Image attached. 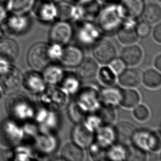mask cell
Returning <instances> with one entry per match:
<instances>
[{
	"instance_id": "1",
	"label": "cell",
	"mask_w": 161,
	"mask_h": 161,
	"mask_svg": "<svg viewBox=\"0 0 161 161\" xmlns=\"http://www.w3.org/2000/svg\"><path fill=\"white\" fill-rule=\"evenodd\" d=\"M5 106L9 118L18 122L33 120L36 110L29 97L18 91L9 94Z\"/></svg>"
},
{
	"instance_id": "2",
	"label": "cell",
	"mask_w": 161,
	"mask_h": 161,
	"mask_svg": "<svg viewBox=\"0 0 161 161\" xmlns=\"http://www.w3.org/2000/svg\"><path fill=\"white\" fill-rule=\"evenodd\" d=\"M24 141L22 125L15 120L7 118L0 123V145L5 149L13 148Z\"/></svg>"
},
{
	"instance_id": "3",
	"label": "cell",
	"mask_w": 161,
	"mask_h": 161,
	"mask_svg": "<svg viewBox=\"0 0 161 161\" xmlns=\"http://www.w3.org/2000/svg\"><path fill=\"white\" fill-rule=\"evenodd\" d=\"M125 18L121 5L111 4L106 7L100 13L98 26L105 33H113L120 28Z\"/></svg>"
},
{
	"instance_id": "4",
	"label": "cell",
	"mask_w": 161,
	"mask_h": 161,
	"mask_svg": "<svg viewBox=\"0 0 161 161\" xmlns=\"http://www.w3.org/2000/svg\"><path fill=\"white\" fill-rule=\"evenodd\" d=\"M67 93L63 90L51 87L45 88L39 94L38 101L42 107L53 111H58L63 108L67 103Z\"/></svg>"
},
{
	"instance_id": "5",
	"label": "cell",
	"mask_w": 161,
	"mask_h": 161,
	"mask_svg": "<svg viewBox=\"0 0 161 161\" xmlns=\"http://www.w3.org/2000/svg\"><path fill=\"white\" fill-rule=\"evenodd\" d=\"M33 119L39 126L40 133H53L59 124L57 111L42 107L36 110Z\"/></svg>"
},
{
	"instance_id": "6",
	"label": "cell",
	"mask_w": 161,
	"mask_h": 161,
	"mask_svg": "<svg viewBox=\"0 0 161 161\" xmlns=\"http://www.w3.org/2000/svg\"><path fill=\"white\" fill-rule=\"evenodd\" d=\"M48 45L37 43L31 47L27 55L29 65L36 70L44 69L50 64L51 60L48 53Z\"/></svg>"
},
{
	"instance_id": "7",
	"label": "cell",
	"mask_w": 161,
	"mask_h": 161,
	"mask_svg": "<svg viewBox=\"0 0 161 161\" xmlns=\"http://www.w3.org/2000/svg\"><path fill=\"white\" fill-rule=\"evenodd\" d=\"M132 142L134 146L144 151L156 152L161 146L159 136L156 133L147 130L135 131Z\"/></svg>"
},
{
	"instance_id": "8",
	"label": "cell",
	"mask_w": 161,
	"mask_h": 161,
	"mask_svg": "<svg viewBox=\"0 0 161 161\" xmlns=\"http://www.w3.org/2000/svg\"><path fill=\"white\" fill-rule=\"evenodd\" d=\"M76 101L87 113H94L100 107V94L94 87H84L79 92Z\"/></svg>"
},
{
	"instance_id": "9",
	"label": "cell",
	"mask_w": 161,
	"mask_h": 161,
	"mask_svg": "<svg viewBox=\"0 0 161 161\" xmlns=\"http://www.w3.org/2000/svg\"><path fill=\"white\" fill-rule=\"evenodd\" d=\"M49 36L53 44L63 46L68 44L71 39L73 36V29L68 22L61 20L53 25Z\"/></svg>"
},
{
	"instance_id": "10",
	"label": "cell",
	"mask_w": 161,
	"mask_h": 161,
	"mask_svg": "<svg viewBox=\"0 0 161 161\" xmlns=\"http://www.w3.org/2000/svg\"><path fill=\"white\" fill-rule=\"evenodd\" d=\"M33 142L35 150L42 155L52 154L58 146V141L53 133H40Z\"/></svg>"
},
{
	"instance_id": "11",
	"label": "cell",
	"mask_w": 161,
	"mask_h": 161,
	"mask_svg": "<svg viewBox=\"0 0 161 161\" xmlns=\"http://www.w3.org/2000/svg\"><path fill=\"white\" fill-rule=\"evenodd\" d=\"M22 78L23 74L20 71L12 65L8 72L0 75V86L5 94L13 93L22 86Z\"/></svg>"
},
{
	"instance_id": "12",
	"label": "cell",
	"mask_w": 161,
	"mask_h": 161,
	"mask_svg": "<svg viewBox=\"0 0 161 161\" xmlns=\"http://www.w3.org/2000/svg\"><path fill=\"white\" fill-rule=\"evenodd\" d=\"M92 52L96 60L102 64L110 63L117 55L115 46L107 40H100L96 42Z\"/></svg>"
},
{
	"instance_id": "13",
	"label": "cell",
	"mask_w": 161,
	"mask_h": 161,
	"mask_svg": "<svg viewBox=\"0 0 161 161\" xmlns=\"http://www.w3.org/2000/svg\"><path fill=\"white\" fill-rule=\"evenodd\" d=\"M46 84L42 75L36 70L27 71L23 75L22 85L30 92L39 94L45 89Z\"/></svg>"
},
{
	"instance_id": "14",
	"label": "cell",
	"mask_w": 161,
	"mask_h": 161,
	"mask_svg": "<svg viewBox=\"0 0 161 161\" xmlns=\"http://www.w3.org/2000/svg\"><path fill=\"white\" fill-rule=\"evenodd\" d=\"M20 47L14 40L4 37L0 39V57L11 63L17 61L20 56Z\"/></svg>"
},
{
	"instance_id": "15",
	"label": "cell",
	"mask_w": 161,
	"mask_h": 161,
	"mask_svg": "<svg viewBox=\"0 0 161 161\" xmlns=\"http://www.w3.org/2000/svg\"><path fill=\"white\" fill-rule=\"evenodd\" d=\"M94 132L84 124H77L72 131V138L75 144L81 147H86L94 142Z\"/></svg>"
},
{
	"instance_id": "16",
	"label": "cell",
	"mask_w": 161,
	"mask_h": 161,
	"mask_svg": "<svg viewBox=\"0 0 161 161\" xmlns=\"http://www.w3.org/2000/svg\"><path fill=\"white\" fill-rule=\"evenodd\" d=\"M83 51L75 46H69L63 49V53L59 60L61 63L67 67L78 66L83 60Z\"/></svg>"
},
{
	"instance_id": "17",
	"label": "cell",
	"mask_w": 161,
	"mask_h": 161,
	"mask_svg": "<svg viewBox=\"0 0 161 161\" xmlns=\"http://www.w3.org/2000/svg\"><path fill=\"white\" fill-rule=\"evenodd\" d=\"M99 36L98 28L90 23H86L81 25L77 34L79 41L85 46H89L96 42Z\"/></svg>"
},
{
	"instance_id": "18",
	"label": "cell",
	"mask_w": 161,
	"mask_h": 161,
	"mask_svg": "<svg viewBox=\"0 0 161 161\" xmlns=\"http://www.w3.org/2000/svg\"><path fill=\"white\" fill-rule=\"evenodd\" d=\"M6 150L7 153L4 157L7 160L26 161L35 159L33 150L29 146L22 144Z\"/></svg>"
},
{
	"instance_id": "19",
	"label": "cell",
	"mask_w": 161,
	"mask_h": 161,
	"mask_svg": "<svg viewBox=\"0 0 161 161\" xmlns=\"http://www.w3.org/2000/svg\"><path fill=\"white\" fill-rule=\"evenodd\" d=\"M135 24L134 20L128 19L123 23L118 29V37L123 44L130 45L137 42L139 36L136 32Z\"/></svg>"
},
{
	"instance_id": "20",
	"label": "cell",
	"mask_w": 161,
	"mask_h": 161,
	"mask_svg": "<svg viewBox=\"0 0 161 161\" xmlns=\"http://www.w3.org/2000/svg\"><path fill=\"white\" fill-rule=\"evenodd\" d=\"M115 139L117 140L120 144L127 145L132 142L133 136L135 129L132 124L128 122H120L114 128Z\"/></svg>"
},
{
	"instance_id": "21",
	"label": "cell",
	"mask_w": 161,
	"mask_h": 161,
	"mask_svg": "<svg viewBox=\"0 0 161 161\" xmlns=\"http://www.w3.org/2000/svg\"><path fill=\"white\" fill-rule=\"evenodd\" d=\"M120 4L123 9L125 18L132 20L142 15L145 7L143 0H122Z\"/></svg>"
},
{
	"instance_id": "22",
	"label": "cell",
	"mask_w": 161,
	"mask_h": 161,
	"mask_svg": "<svg viewBox=\"0 0 161 161\" xmlns=\"http://www.w3.org/2000/svg\"><path fill=\"white\" fill-rule=\"evenodd\" d=\"M122 90L109 86L102 90L100 94L101 102L103 105L114 107L119 104L122 99Z\"/></svg>"
},
{
	"instance_id": "23",
	"label": "cell",
	"mask_w": 161,
	"mask_h": 161,
	"mask_svg": "<svg viewBox=\"0 0 161 161\" xmlns=\"http://www.w3.org/2000/svg\"><path fill=\"white\" fill-rule=\"evenodd\" d=\"M36 0H7V10L12 14H25L33 9Z\"/></svg>"
},
{
	"instance_id": "24",
	"label": "cell",
	"mask_w": 161,
	"mask_h": 161,
	"mask_svg": "<svg viewBox=\"0 0 161 161\" xmlns=\"http://www.w3.org/2000/svg\"><path fill=\"white\" fill-rule=\"evenodd\" d=\"M142 51L139 46L131 45L127 46L122 50L121 58L124 64L134 66L138 64L142 58Z\"/></svg>"
},
{
	"instance_id": "25",
	"label": "cell",
	"mask_w": 161,
	"mask_h": 161,
	"mask_svg": "<svg viewBox=\"0 0 161 161\" xmlns=\"http://www.w3.org/2000/svg\"><path fill=\"white\" fill-rule=\"evenodd\" d=\"M7 23L12 32L21 34L28 29L30 20L25 14H12L7 20Z\"/></svg>"
},
{
	"instance_id": "26",
	"label": "cell",
	"mask_w": 161,
	"mask_h": 161,
	"mask_svg": "<svg viewBox=\"0 0 161 161\" xmlns=\"http://www.w3.org/2000/svg\"><path fill=\"white\" fill-rule=\"evenodd\" d=\"M95 138L96 142L108 148L115 139L114 129L110 125H102L96 130Z\"/></svg>"
},
{
	"instance_id": "27",
	"label": "cell",
	"mask_w": 161,
	"mask_h": 161,
	"mask_svg": "<svg viewBox=\"0 0 161 161\" xmlns=\"http://www.w3.org/2000/svg\"><path fill=\"white\" fill-rule=\"evenodd\" d=\"M98 71V65L92 58L83 59L79 65L78 74L80 78L84 80H90L96 76Z\"/></svg>"
},
{
	"instance_id": "28",
	"label": "cell",
	"mask_w": 161,
	"mask_h": 161,
	"mask_svg": "<svg viewBox=\"0 0 161 161\" xmlns=\"http://www.w3.org/2000/svg\"><path fill=\"white\" fill-rule=\"evenodd\" d=\"M42 75L46 84L53 86L61 83L64 73L59 65L48 64L44 68Z\"/></svg>"
},
{
	"instance_id": "29",
	"label": "cell",
	"mask_w": 161,
	"mask_h": 161,
	"mask_svg": "<svg viewBox=\"0 0 161 161\" xmlns=\"http://www.w3.org/2000/svg\"><path fill=\"white\" fill-rule=\"evenodd\" d=\"M63 160L68 161H81L84 158L82 148L75 143H69L64 146L61 153Z\"/></svg>"
},
{
	"instance_id": "30",
	"label": "cell",
	"mask_w": 161,
	"mask_h": 161,
	"mask_svg": "<svg viewBox=\"0 0 161 161\" xmlns=\"http://www.w3.org/2000/svg\"><path fill=\"white\" fill-rule=\"evenodd\" d=\"M141 76L136 70L133 69L123 70L119 78V81L121 85L128 87H133L139 85Z\"/></svg>"
},
{
	"instance_id": "31",
	"label": "cell",
	"mask_w": 161,
	"mask_h": 161,
	"mask_svg": "<svg viewBox=\"0 0 161 161\" xmlns=\"http://www.w3.org/2000/svg\"><path fill=\"white\" fill-rule=\"evenodd\" d=\"M142 15L144 21L150 24H155L161 19V8L158 4L153 3H148L144 7Z\"/></svg>"
},
{
	"instance_id": "32",
	"label": "cell",
	"mask_w": 161,
	"mask_h": 161,
	"mask_svg": "<svg viewBox=\"0 0 161 161\" xmlns=\"http://www.w3.org/2000/svg\"><path fill=\"white\" fill-rule=\"evenodd\" d=\"M68 114L72 122L76 124H80L84 122L89 113L83 109L76 101H73L69 105Z\"/></svg>"
},
{
	"instance_id": "33",
	"label": "cell",
	"mask_w": 161,
	"mask_h": 161,
	"mask_svg": "<svg viewBox=\"0 0 161 161\" xmlns=\"http://www.w3.org/2000/svg\"><path fill=\"white\" fill-rule=\"evenodd\" d=\"M62 89L67 93L73 94L78 90L80 81L78 78L73 74H67L64 75L61 81Z\"/></svg>"
},
{
	"instance_id": "34",
	"label": "cell",
	"mask_w": 161,
	"mask_h": 161,
	"mask_svg": "<svg viewBox=\"0 0 161 161\" xmlns=\"http://www.w3.org/2000/svg\"><path fill=\"white\" fill-rule=\"evenodd\" d=\"M140 102L139 94L133 89L124 90L122 91V99L120 104L128 108H133L137 106Z\"/></svg>"
},
{
	"instance_id": "35",
	"label": "cell",
	"mask_w": 161,
	"mask_h": 161,
	"mask_svg": "<svg viewBox=\"0 0 161 161\" xmlns=\"http://www.w3.org/2000/svg\"><path fill=\"white\" fill-rule=\"evenodd\" d=\"M143 83L147 87L156 88L161 84V76L159 72L153 69L145 70L142 75Z\"/></svg>"
},
{
	"instance_id": "36",
	"label": "cell",
	"mask_w": 161,
	"mask_h": 161,
	"mask_svg": "<svg viewBox=\"0 0 161 161\" xmlns=\"http://www.w3.org/2000/svg\"><path fill=\"white\" fill-rule=\"evenodd\" d=\"M38 14L42 21L51 22L58 16L57 7L51 3H45L40 7Z\"/></svg>"
},
{
	"instance_id": "37",
	"label": "cell",
	"mask_w": 161,
	"mask_h": 161,
	"mask_svg": "<svg viewBox=\"0 0 161 161\" xmlns=\"http://www.w3.org/2000/svg\"><path fill=\"white\" fill-rule=\"evenodd\" d=\"M96 114L100 118L103 125H110L115 119V112L113 107L103 105L97 110Z\"/></svg>"
},
{
	"instance_id": "38",
	"label": "cell",
	"mask_w": 161,
	"mask_h": 161,
	"mask_svg": "<svg viewBox=\"0 0 161 161\" xmlns=\"http://www.w3.org/2000/svg\"><path fill=\"white\" fill-rule=\"evenodd\" d=\"M127 148L122 144L115 145L109 147L107 151V157L113 161L126 160Z\"/></svg>"
},
{
	"instance_id": "39",
	"label": "cell",
	"mask_w": 161,
	"mask_h": 161,
	"mask_svg": "<svg viewBox=\"0 0 161 161\" xmlns=\"http://www.w3.org/2000/svg\"><path fill=\"white\" fill-rule=\"evenodd\" d=\"M32 120L24 122L22 127L24 131V140H31L33 142L40 132L37 124L35 121L33 122Z\"/></svg>"
},
{
	"instance_id": "40",
	"label": "cell",
	"mask_w": 161,
	"mask_h": 161,
	"mask_svg": "<svg viewBox=\"0 0 161 161\" xmlns=\"http://www.w3.org/2000/svg\"><path fill=\"white\" fill-rule=\"evenodd\" d=\"M90 146V155L94 160H103L107 157V151L108 148L101 146L96 142H92V143Z\"/></svg>"
},
{
	"instance_id": "41",
	"label": "cell",
	"mask_w": 161,
	"mask_h": 161,
	"mask_svg": "<svg viewBox=\"0 0 161 161\" xmlns=\"http://www.w3.org/2000/svg\"><path fill=\"white\" fill-rule=\"evenodd\" d=\"M99 79L105 85L112 86L115 83L116 77L113 70L108 67H104L99 71Z\"/></svg>"
},
{
	"instance_id": "42",
	"label": "cell",
	"mask_w": 161,
	"mask_h": 161,
	"mask_svg": "<svg viewBox=\"0 0 161 161\" xmlns=\"http://www.w3.org/2000/svg\"><path fill=\"white\" fill-rule=\"evenodd\" d=\"M146 158L147 156L145 152L134 145L127 148L126 160L145 161L146 160Z\"/></svg>"
},
{
	"instance_id": "43",
	"label": "cell",
	"mask_w": 161,
	"mask_h": 161,
	"mask_svg": "<svg viewBox=\"0 0 161 161\" xmlns=\"http://www.w3.org/2000/svg\"><path fill=\"white\" fill-rule=\"evenodd\" d=\"M84 124L92 131L96 130L98 128L103 125L100 118L96 113L89 114L84 121Z\"/></svg>"
},
{
	"instance_id": "44",
	"label": "cell",
	"mask_w": 161,
	"mask_h": 161,
	"mask_svg": "<svg viewBox=\"0 0 161 161\" xmlns=\"http://www.w3.org/2000/svg\"><path fill=\"white\" fill-rule=\"evenodd\" d=\"M134 115L135 118L140 121H145L147 119L150 115L149 111L144 105L136 106L134 110Z\"/></svg>"
},
{
	"instance_id": "45",
	"label": "cell",
	"mask_w": 161,
	"mask_h": 161,
	"mask_svg": "<svg viewBox=\"0 0 161 161\" xmlns=\"http://www.w3.org/2000/svg\"><path fill=\"white\" fill-rule=\"evenodd\" d=\"M135 30L138 36L142 37H146L150 33L151 30V24L145 21H142L136 26Z\"/></svg>"
},
{
	"instance_id": "46",
	"label": "cell",
	"mask_w": 161,
	"mask_h": 161,
	"mask_svg": "<svg viewBox=\"0 0 161 161\" xmlns=\"http://www.w3.org/2000/svg\"><path fill=\"white\" fill-rule=\"evenodd\" d=\"M62 46L55 44H53L51 46H48V55L51 61L60 59L63 51Z\"/></svg>"
},
{
	"instance_id": "47",
	"label": "cell",
	"mask_w": 161,
	"mask_h": 161,
	"mask_svg": "<svg viewBox=\"0 0 161 161\" xmlns=\"http://www.w3.org/2000/svg\"><path fill=\"white\" fill-rule=\"evenodd\" d=\"M111 69L113 70L114 73H120L122 72L124 68V63L122 59H114L111 61Z\"/></svg>"
},
{
	"instance_id": "48",
	"label": "cell",
	"mask_w": 161,
	"mask_h": 161,
	"mask_svg": "<svg viewBox=\"0 0 161 161\" xmlns=\"http://www.w3.org/2000/svg\"><path fill=\"white\" fill-rule=\"evenodd\" d=\"M12 63L0 57V75L6 74L12 67Z\"/></svg>"
},
{
	"instance_id": "49",
	"label": "cell",
	"mask_w": 161,
	"mask_h": 161,
	"mask_svg": "<svg viewBox=\"0 0 161 161\" xmlns=\"http://www.w3.org/2000/svg\"><path fill=\"white\" fill-rule=\"evenodd\" d=\"M153 37L158 43L161 42V24H158L153 31Z\"/></svg>"
},
{
	"instance_id": "50",
	"label": "cell",
	"mask_w": 161,
	"mask_h": 161,
	"mask_svg": "<svg viewBox=\"0 0 161 161\" xmlns=\"http://www.w3.org/2000/svg\"><path fill=\"white\" fill-rule=\"evenodd\" d=\"M8 11L6 8L0 4V25L4 22L7 18Z\"/></svg>"
},
{
	"instance_id": "51",
	"label": "cell",
	"mask_w": 161,
	"mask_h": 161,
	"mask_svg": "<svg viewBox=\"0 0 161 161\" xmlns=\"http://www.w3.org/2000/svg\"><path fill=\"white\" fill-rule=\"evenodd\" d=\"M155 66L157 68V69L161 70V55H159L156 58L155 62Z\"/></svg>"
},
{
	"instance_id": "52",
	"label": "cell",
	"mask_w": 161,
	"mask_h": 161,
	"mask_svg": "<svg viewBox=\"0 0 161 161\" xmlns=\"http://www.w3.org/2000/svg\"><path fill=\"white\" fill-rule=\"evenodd\" d=\"M4 94H5L4 91H3V90L2 89V87L0 86V100L2 99L3 96L4 95Z\"/></svg>"
},
{
	"instance_id": "53",
	"label": "cell",
	"mask_w": 161,
	"mask_h": 161,
	"mask_svg": "<svg viewBox=\"0 0 161 161\" xmlns=\"http://www.w3.org/2000/svg\"><path fill=\"white\" fill-rule=\"evenodd\" d=\"M92 0H78V2L81 3H87L92 2Z\"/></svg>"
},
{
	"instance_id": "54",
	"label": "cell",
	"mask_w": 161,
	"mask_h": 161,
	"mask_svg": "<svg viewBox=\"0 0 161 161\" xmlns=\"http://www.w3.org/2000/svg\"><path fill=\"white\" fill-rule=\"evenodd\" d=\"M159 1H161V0H159Z\"/></svg>"
}]
</instances>
